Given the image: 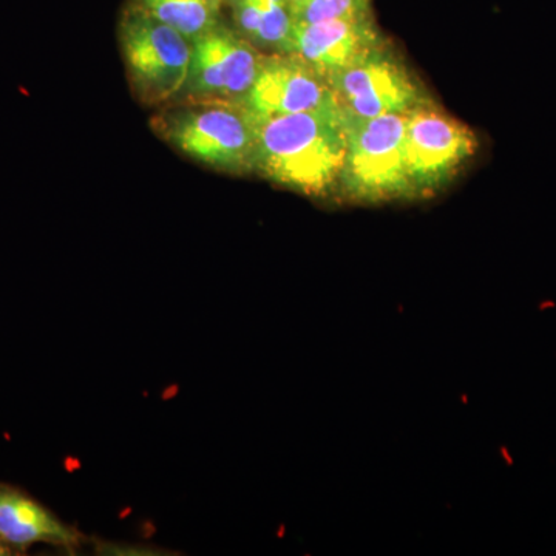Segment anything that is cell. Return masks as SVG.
I'll use <instances>...</instances> for the list:
<instances>
[{
  "label": "cell",
  "mask_w": 556,
  "mask_h": 556,
  "mask_svg": "<svg viewBox=\"0 0 556 556\" xmlns=\"http://www.w3.org/2000/svg\"><path fill=\"white\" fill-rule=\"evenodd\" d=\"M257 50L228 28H212L190 42L188 80L182 94L190 101H240L262 67Z\"/></svg>",
  "instance_id": "cell-7"
},
{
  "label": "cell",
  "mask_w": 556,
  "mask_h": 556,
  "mask_svg": "<svg viewBox=\"0 0 556 556\" xmlns=\"http://www.w3.org/2000/svg\"><path fill=\"white\" fill-rule=\"evenodd\" d=\"M346 148L348 116L340 108L257 116L254 170L303 195L321 197L340 185Z\"/></svg>",
  "instance_id": "cell-1"
},
{
  "label": "cell",
  "mask_w": 556,
  "mask_h": 556,
  "mask_svg": "<svg viewBox=\"0 0 556 556\" xmlns=\"http://www.w3.org/2000/svg\"><path fill=\"white\" fill-rule=\"evenodd\" d=\"M369 13V0H305L292 20L294 24L339 20Z\"/></svg>",
  "instance_id": "cell-13"
},
{
  "label": "cell",
  "mask_w": 556,
  "mask_h": 556,
  "mask_svg": "<svg viewBox=\"0 0 556 556\" xmlns=\"http://www.w3.org/2000/svg\"><path fill=\"white\" fill-rule=\"evenodd\" d=\"M287 2L289 5V9H291V13L294 14L295 11H298L300 9V7L303 5V2H305V0H287Z\"/></svg>",
  "instance_id": "cell-15"
},
{
  "label": "cell",
  "mask_w": 556,
  "mask_h": 556,
  "mask_svg": "<svg viewBox=\"0 0 556 556\" xmlns=\"http://www.w3.org/2000/svg\"><path fill=\"white\" fill-rule=\"evenodd\" d=\"M339 108L350 118L405 115L427 102L407 67L382 49L329 79Z\"/></svg>",
  "instance_id": "cell-6"
},
{
  "label": "cell",
  "mask_w": 556,
  "mask_h": 556,
  "mask_svg": "<svg viewBox=\"0 0 556 556\" xmlns=\"http://www.w3.org/2000/svg\"><path fill=\"white\" fill-rule=\"evenodd\" d=\"M262 25L257 42L281 53L292 54L294 20L287 0H258Z\"/></svg>",
  "instance_id": "cell-12"
},
{
  "label": "cell",
  "mask_w": 556,
  "mask_h": 556,
  "mask_svg": "<svg viewBox=\"0 0 556 556\" xmlns=\"http://www.w3.org/2000/svg\"><path fill=\"white\" fill-rule=\"evenodd\" d=\"M0 538L14 554H25L35 544L75 551L84 535L62 521L49 507L25 490L0 482Z\"/></svg>",
  "instance_id": "cell-10"
},
{
  "label": "cell",
  "mask_w": 556,
  "mask_h": 556,
  "mask_svg": "<svg viewBox=\"0 0 556 556\" xmlns=\"http://www.w3.org/2000/svg\"><path fill=\"white\" fill-rule=\"evenodd\" d=\"M405 115L348 116L345 167L340 185L353 199L387 201L412 193L405 159Z\"/></svg>",
  "instance_id": "cell-3"
},
{
  "label": "cell",
  "mask_w": 556,
  "mask_h": 556,
  "mask_svg": "<svg viewBox=\"0 0 556 556\" xmlns=\"http://www.w3.org/2000/svg\"><path fill=\"white\" fill-rule=\"evenodd\" d=\"M243 102L258 118L339 108L328 79L298 54L263 56Z\"/></svg>",
  "instance_id": "cell-8"
},
{
  "label": "cell",
  "mask_w": 556,
  "mask_h": 556,
  "mask_svg": "<svg viewBox=\"0 0 556 556\" xmlns=\"http://www.w3.org/2000/svg\"><path fill=\"white\" fill-rule=\"evenodd\" d=\"M121 47L131 86L148 105L182 94L190 65V40L135 7L121 24Z\"/></svg>",
  "instance_id": "cell-4"
},
{
  "label": "cell",
  "mask_w": 556,
  "mask_h": 556,
  "mask_svg": "<svg viewBox=\"0 0 556 556\" xmlns=\"http://www.w3.org/2000/svg\"><path fill=\"white\" fill-rule=\"evenodd\" d=\"M2 555H16L14 554L13 548L9 546V544L5 543V541L0 538V556Z\"/></svg>",
  "instance_id": "cell-14"
},
{
  "label": "cell",
  "mask_w": 556,
  "mask_h": 556,
  "mask_svg": "<svg viewBox=\"0 0 556 556\" xmlns=\"http://www.w3.org/2000/svg\"><path fill=\"white\" fill-rule=\"evenodd\" d=\"M222 0H137V9L193 42L217 27Z\"/></svg>",
  "instance_id": "cell-11"
},
{
  "label": "cell",
  "mask_w": 556,
  "mask_h": 556,
  "mask_svg": "<svg viewBox=\"0 0 556 556\" xmlns=\"http://www.w3.org/2000/svg\"><path fill=\"white\" fill-rule=\"evenodd\" d=\"M382 47L383 40L372 24L371 13L294 24L292 54H298L328 83Z\"/></svg>",
  "instance_id": "cell-9"
},
{
  "label": "cell",
  "mask_w": 556,
  "mask_h": 556,
  "mask_svg": "<svg viewBox=\"0 0 556 556\" xmlns=\"http://www.w3.org/2000/svg\"><path fill=\"white\" fill-rule=\"evenodd\" d=\"M475 131L430 101L407 113L405 159L412 192L442 188L478 152Z\"/></svg>",
  "instance_id": "cell-5"
},
{
  "label": "cell",
  "mask_w": 556,
  "mask_h": 556,
  "mask_svg": "<svg viewBox=\"0 0 556 556\" xmlns=\"http://www.w3.org/2000/svg\"><path fill=\"white\" fill-rule=\"evenodd\" d=\"M153 129L189 159L229 174L254 170L257 116L240 101H190L167 110Z\"/></svg>",
  "instance_id": "cell-2"
},
{
  "label": "cell",
  "mask_w": 556,
  "mask_h": 556,
  "mask_svg": "<svg viewBox=\"0 0 556 556\" xmlns=\"http://www.w3.org/2000/svg\"><path fill=\"white\" fill-rule=\"evenodd\" d=\"M230 2H232V0H230Z\"/></svg>",
  "instance_id": "cell-16"
}]
</instances>
